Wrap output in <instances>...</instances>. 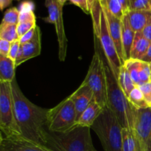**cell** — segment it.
Returning a JSON list of instances; mask_svg holds the SVG:
<instances>
[{"mask_svg": "<svg viewBox=\"0 0 151 151\" xmlns=\"http://www.w3.org/2000/svg\"><path fill=\"white\" fill-rule=\"evenodd\" d=\"M137 142H138V151H147L144 147H143L142 145L139 142L138 139H137Z\"/></svg>", "mask_w": 151, "mask_h": 151, "instance_id": "cell-39", "label": "cell"}, {"mask_svg": "<svg viewBox=\"0 0 151 151\" xmlns=\"http://www.w3.org/2000/svg\"><path fill=\"white\" fill-rule=\"evenodd\" d=\"M1 151H54L44 145L24 138L23 136L5 137L1 135Z\"/></svg>", "mask_w": 151, "mask_h": 151, "instance_id": "cell-11", "label": "cell"}, {"mask_svg": "<svg viewBox=\"0 0 151 151\" xmlns=\"http://www.w3.org/2000/svg\"><path fill=\"white\" fill-rule=\"evenodd\" d=\"M104 151H122V128L109 107H106L91 127Z\"/></svg>", "mask_w": 151, "mask_h": 151, "instance_id": "cell-6", "label": "cell"}, {"mask_svg": "<svg viewBox=\"0 0 151 151\" xmlns=\"http://www.w3.org/2000/svg\"><path fill=\"white\" fill-rule=\"evenodd\" d=\"M103 110V108L97 102L93 100L91 104L87 107V109L80 116L79 119L77 122V125L79 126L91 128L94 122L97 120L100 114L102 113Z\"/></svg>", "mask_w": 151, "mask_h": 151, "instance_id": "cell-16", "label": "cell"}, {"mask_svg": "<svg viewBox=\"0 0 151 151\" xmlns=\"http://www.w3.org/2000/svg\"><path fill=\"white\" fill-rule=\"evenodd\" d=\"M90 129L77 125L66 132L48 131L47 146L54 151H94Z\"/></svg>", "mask_w": 151, "mask_h": 151, "instance_id": "cell-4", "label": "cell"}, {"mask_svg": "<svg viewBox=\"0 0 151 151\" xmlns=\"http://www.w3.org/2000/svg\"><path fill=\"white\" fill-rule=\"evenodd\" d=\"M13 0H0V8L1 10H4L7 7H8L11 4Z\"/></svg>", "mask_w": 151, "mask_h": 151, "instance_id": "cell-38", "label": "cell"}, {"mask_svg": "<svg viewBox=\"0 0 151 151\" xmlns=\"http://www.w3.org/2000/svg\"><path fill=\"white\" fill-rule=\"evenodd\" d=\"M0 39L6 40L10 42L19 39L17 32V25L2 23L0 25Z\"/></svg>", "mask_w": 151, "mask_h": 151, "instance_id": "cell-23", "label": "cell"}, {"mask_svg": "<svg viewBox=\"0 0 151 151\" xmlns=\"http://www.w3.org/2000/svg\"><path fill=\"white\" fill-rule=\"evenodd\" d=\"M16 122L24 138L47 146L49 109L29 101L22 93L16 78L11 82Z\"/></svg>", "mask_w": 151, "mask_h": 151, "instance_id": "cell-1", "label": "cell"}, {"mask_svg": "<svg viewBox=\"0 0 151 151\" xmlns=\"http://www.w3.org/2000/svg\"><path fill=\"white\" fill-rule=\"evenodd\" d=\"M22 55L19 60H16V68L24 63L27 60L37 57L41 54V30L38 26H36L35 34L32 39L24 44H21Z\"/></svg>", "mask_w": 151, "mask_h": 151, "instance_id": "cell-14", "label": "cell"}, {"mask_svg": "<svg viewBox=\"0 0 151 151\" xmlns=\"http://www.w3.org/2000/svg\"><path fill=\"white\" fill-rule=\"evenodd\" d=\"M142 33L150 42H151V19L147 24L143 30L142 31Z\"/></svg>", "mask_w": 151, "mask_h": 151, "instance_id": "cell-35", "label": "cell"}, {"mask_svg": "<svg viewBox=\"0 0 151 151\" xmlns=\"http://www.w3.org/2000/svg\"><path fill=\"white\" fill-rule=\"evenodd\" d=\"M19 15H20L19 9L15 7H11L4 13V17H3L1 22L2 23L17 25L19 22Z\"/></svg>", "mask_w": 151, "mask_h": 151, "instance_id": "cell-25", "label": "cell"}, {"mask_svg": "<svg viewBox=\"0 0 151 151\" xmlns=\"http://www.w3.org/2000/svg\"><path fill=\"white\" fill-rule=\"evenodd\" d=\"M122 5L125 15H127L131 10V3L129 0H118Z\"/></svg>", "mask_w": 151, "mask_h": 151, "instance_id": "cell-36", "label": "cell"}, {"mask_svg": "<svg viewBox=\"0 0 151 151\" xmlns=\"http://www.w3.org/2000/svg\"><path fill=\"white\" fill-rule=\"evenodd\" d=\"M139 87L140 90L142 92L144 95L145 99L149 106H151V83H147L142 84V85L138 86Z\"/></svg>", "mask_w": 151, "mask_h": 151, "instance_id": "cell-31", "label": "cell"}, {"mask_svg": "<svg viewBox=\"0 0 151 151\" xmlns=\"http://www.w3.org/2000/svg\"><path fill=\"white\" fill-rule=\"evenodd\" d=\"M94 151H97V150H96V149H95V150H94Z\"/></svg>", "mask_w": 151, "mask_h": 151, "instance_id": "cell-46", "label": "cell"}, {"mask_svg": "<svg viewBox=\"0 0 151 151\" xmlns=\"http://www.w3.org/2000/svg\"><path fill=\"white\" fill-rule=\"evenodd\" d=\"M20 47H21V44H20V41H19V39L11 42L8 57L10 58V59H12L13 60H14V61H16V58H17L18 53H19Z\"/></svg>", "mask_w": 151, "mask_h": 151, "instance_id": "cell-32", "label": "cell"}, {"mask_svg": "<svg viewBox=\"0 0 151 151\" xmlns=\"http://www.w3.org/2000/svg\"><path fill=\"white\" fill-rule=\"evenodd\" d=\"M69 97L75 104L77 120L78 121L81 114L94 100V94L90 87L83 81L79 88Z\"/></svg>", "mask_w": 151, "mask_h": 151, "instance_id": "cell-13", "label": "cell"}, {"mask_svg": "<svg viewBox=\"0 0 151 151\" xmlns=\"http://www.w3.org/2000/svg\"><path fill=\"white\" fill-rule=\"evenodd\" d=\"M150 109H151V106H150Z\"/></svg>", "mask_w": 151, "mask_h": 151, "instance_id": "cell-47", "label": "cell"}, {"mask_svg": "<svg viewBox=\"0 0 151 151\" xmlns=\"http://www.w3.org/2000/svg\"><path fill=\"white\" fill-rule=\"evenodd\" d=\"M91 16L92 17L94 35L100 41L104 55L107 59L114 77L117 80L122 64L117 54L114 42L109 32L107 19L99 0L93 1Z\"/></svg>", "mask_w": 151, "mask_h": 151, "instance_id": "cell-3", "label": "cell"}, {"mask_svg": "<svg viewBox=\"0 0 151 151\" xmlns=\"http://www.w3.org/2000/svg\"><path fill=\"white\" fill-rule=\"evenodd\" d=\"M149 64H150V69H151V63H149Z\"/></svg>", "mask_w": 151, "mask_h": 151, "instance_id": "cell-44", "label": "cell"}, {"mask_svg": "<svg viewBox=\"0 0 151 151\" xmlns=\"http://www.w3.org/2000/svg\"><path fill=\"white\" fill-rule=\"evenodd\" d=\"M18 1H19V0H18Z\"/></svg>", "mask_w": 151, "mask_h": 151, "instance_id": "cell-48", "label": "cell"}, {"mask_svg": "<svg viewBox=\"0 0 151 151\" xmlns=\"http://www.w3.org/2000/svg\"><path fill=\"white\" fill-rule=\"evenodd\" d=\"M45 5L49 11L48 17L44 18L47 23L53 24L55 27L58 41V58L60 61H64L67 50V38L63 27L62 10L63 6L60 5L57 0H46Z\"/></svg>", "mask_w": 151, "mask_h": 151, "instance_id": "cell-9", "label": "cell"}, {"mask_svg": "<svg viewBox=\"0 0 151 151\" xmlns=\"http://www.w3.org/2000/svg\"><path fill=\"white\" fill-rule=\"evenodd\" d=\"M134 132L143 147L151 151V109H139L136 114Z\"/></svg>", "mask_w": 151, "mask_h": 151, "instance_id": "cell-10", "label": "cell"}, {"mask_svg": "<svg viewBox=\"0 0 151 151\" xmlns=\"http://www.w3.org/2000/svg\"><path fill=\"white\" fill-rule=\"evenodd\" d=\"M16 63L9 57L0 55V82H12L15 78Z\"/></svg>", "mask_w": 151, "mask_h": 151, "instance_id": "cell-19", "label": "cell"}, {"mask_svg": "<svg viewBox=\"0 0 151 151\" xmlns=\"http://www.w3.org/2000/svg\"><path fill=\"white\" fill-rule=\"evenodd\" d=\"M0 129L5 137L22 136L15 116L11 82H0Z\"/></svg>", "mask_w": 151, "mask_h": 151, "instance_id": "cell-7", "label": "cell"}, {"mask_svg": "<svg viewBox=\"0 0 151 151\" xmlns=\"http://www.w3.org/2000/svg\"><path fill=\"white\" fill-rule=\"evenodd\" d=\"M57 1H58V2L59 4H60V5L63 6V5H64L65 3H66V1H67V0H57Z\"/></svg>", "mask_w": 151, "mask_h": 151, "instance_id": "cell-41", "label": "cell"}, {"mask_svg": "<svg viewBox=\"0 0 151 151\" xmlns=\"http://www.w3.org/2000/svg\"><path fill=\"white\" fill-rule=\"evenodd\" d=\"M35 26H36V22H19L17 24V32L19 38L35 27Z\"/></svg>", "mask_w": 151, "mask_h": 151, "instance_id": "cell-30", "label": "cell"}, {"mask_svg": "<svg viewBox=\"0 0 151 151\" xmlns=\"http://www.w3.org/2000/svg\"><path fill=\"white\" fill-rule=\"evenodd\" d=\"M142 60L145 62H147V63H151V43L150 46H149V48L147 50V52H146L145 55L143 57Z\"/></svg>", "mask_w": 151, "mask_h": 151, "instance_id": "cell-37", "label": "cell"}, {"mask_svg": "<svg viewBox=\"0 0 151 151\" xmlns=\"http://www.w3.org/2000/svg\"><path fill=\"white\" fill-rule=\"evenodd\" d=\"M129 1H130V3H131V2H132V1H134V0H129Z\"/></svg>", "mask_w": 151, "mask_h": 151, "instance_id": "cell-42", "label": "cell"}, {"mask_svg": "<svg viewBox=\"0 0 151 151\" xmlns=\"http://www.w3.org/2000/svg\"><path fill=\"white\" fill-rule=\"evenodd\" d=\"M142 60H135V59H128L124 63V66L126 67L132 78L133 81L137 86L140 85L139 80V69L141 66Z\"/></svg>", "mask_w": 151, "mask_h": 151, "instance_id": "cell-24", "label": "cell"}, {"mask_svg": "<svg viewBox=\"0 0 151 151\" xmlns=\"http://www.w3.org/2000/svg\"><path fill=\"white\" fill-rule=\"evenodd\" d=\"M151 0H134L131 2V10H150Z\"/></svg>", "mask_w": 151, "mask_h": 151, "instance_id": "cell-28", "label": "cell"}, {"mask_svg": "<svg viewBox=\"0 0 151 151\" xmlns=\"http://www.w3.org/2000/svg\"><path fill=\"white\" fill-rule=\"evenodd\" d=\"M130 24L135 32H142L151 19V11L130 10L127 14Z\"/></svg>", "mask_w": 151, "mask_h": 151, "instance_id": "cell-17", "label": "cell"}, {"mask_svg": "<svg viewBox=\"0 0 151 151\" xmlns=\"http://www.w3.org/2000/svg\"><path fill=\"white\" fill-rule=\"evenodd\" d=\"M136 32L131 27L128 17L125 15L122 19V44L125 61L131 58V50Z\"/></svg>", "mask_w": 151, "mask_h": 151, "instance_id": "cell-15", "label": "cell"}, {"mask_svg": "<svg viewBox=\"0 0 151 151\" xmlns=\"http://www.w3.org/2000/svg\"><path fill=\"white\" fill-rule=\"evenodd\" d=\"M150 74L151 69L149 63H147V62H145L142 60L141 66H140L139 69L140 85L147 83H150Z\"/></svg>", "mask_w": 151, "mask_h": 151, "instance_id": "cell-27", "label": "cell"}, {"mask_svg": "<svg viewBox=\"0 0 151 151\" xmlns=\"http://www.w3.org/2000/svg\"><path fill=\"white\" fill-rule=\"evenodd\" d=\"M109 0H99L102 7H107V2Z\"/></svg>", "mask_w": 151, "mask_h": 151, "instance_id": "cell-40", "label": "cell"}, {"mask_svg": "<svg viewBox=\"0 0 151 151\" xmlns=\"http://www.w3.org/2000/svg\"><path fill=\"white\" fill-rule=\"evenodd\" d=\"M95 52L84 82L90 87L94 94V100L103 109L108 106L107 78L103 57V49L100 41L94 35Z\"/></svg>", "mask_w": 151, "mask_h": 151, "instance_id": "cell-5", "label": "cell"}, {"mask_svg": "<svg viewBox=\"0 0 151 151\" xmlns=\"http://www.w3.org/2000/svg\"><path fill=\"white\" fill-rule=\"evenodd\" d=\"M36 26H35L34 28H32V29H30L29 31H28L27 32H26V33H25L24 35H22V37H20V38H19V41H20L21 44H25V43L28 42V41H29L32 38H33Z\"/></svg>", "mask_w": 151, "mask_h": 151, "instance_id": "cell-34", "label": "cell"}, {"mask_svg": "<svg viewBox=\"0 0 151 151\" xmlns=\"http://www.w3.org/2000/svg\"><path fill=\"white\" fill-rule=\"evenodd\" d=\"M11 42L6 40L0 39V55L8 57Z\"/></svg>", "mask_w": 151, "mask_h": 151, "instance_id": "cell-33", "label": "cell"}, {"mask_svg": "<svg viewBox=\"0 0 151 151\" xmlns=\"http://www.w3.org/2000/svg\"><path fill=\"white\" fill-rule=\"evenodd\" d=\"M103 61L107 78L108 107L115 115L122 128L134 131L137 109L131 104L124 94L105 55Z\"/></svg>", "mask_w": 151, "mask_h": 151, "instance_id": "cell-2", "label": "cell"}, {"mask_svg": "<svg viewBox=\"0 0 151 151\" xmlns=\"http://www.w3.org/2000/svg\"><path fill=\"white\" fill-rule=\"evenodd\" d=\"M117 81L124 94H125L127 98H128L130 93L135 88L137 85L134 83L128 69L124 65L121 66Z\"/></svg>", "mask_w": 151, "mask_h": 151, "instance_id": "cell-20", "label": "cell"}, {"mask_svg": "<svg viewBox=\"0 0 151 151\" xmlns=\"http://www.w3.org/2000/svg\"><path fill=\"white\" fill-rule=\"evenodd\" d=\"M107 8L112 15L120 20L125 16L122 5L118 0H109L107 2Z\"/></svg>", "mask_w": 151, "mask_h": 151, "instance_id": "cell-26", "label": "cell"}, {"mask_svg": "<svg viewBox=\"0 0 151 151\" xmlns=\"http://www.w3.org/2000/svg\"><path fill=\"white\" fill-rule=\"evenodd\" d=\"M128 99L131 104L137 110L150 108L138 86H137L130 93Z\"/></svg>", "mask_w": 151, "mask_h": 151, "instance_id": "cell-22", "label": "cell"}, {"mask_svg": "<svg viewBox=\"0 0 151 151\" xmlns=\"http://www.w3.org/2000/svg\"><path fill=\"white\" fill-rule=\"evenodd\" d=\"M72 4L78 6L86 14H91V4L94 0H69Z\"/></svg>", "mask_w": 151, "mask_h": 151, "instance_id": "cell-29", "label": "cell"}, {"mask_svg": "<svg viewBox=\"0 0 151 151\" xmlns=\"http://www.w3.org/2000/svg\"><path fill=\"white\" fill-rule=\"evenodd\" d=\"M122 151H138V142L134 131L122 128Z\"/></svg>", "mask_w": 151, "mask_h": 151, "instance_id": "cell-21", "label": "cell"}, {"mask_svg": "<svg viewBox=\"0 0 151 151\" xmlns=\"http://www.w3.org/2000/svg\"><path fill=\"white\" fill-rule=\"evenodd\" d=\"M150 43L142 35V32H136L131 50V58L142 60L145 55Z\"/></svg>", "mask_w": 151, "mask_h": 151, "instance_id": "cell-18", "label": "cell"}, {"mask_svg": "<svg viewBox=\"0 0 151 151\" xmlns=\"http://www.w3.org/2000/svg\"><path fill=\"white\" fill-rule=\"evenodd\" d=\"M102 8L104 11L106 19H107L110 35L114 42L121 63L123 65L125 63V56H124L122 44V20L117 19L114 15H112L110 11L108 10L107 7H102Z\"/></svg>", "mask_w": 151, "mask_h": 151, "instance_id": "cell-12", "label": "cell"}, {"mask_svg": "<svg viewBox=\"0 0 151 151\" xmlns=\"http://www.w3.org/2000/svg\"><path fill=\"white\" fill-rule=\"evenodd\" d=\"M150 82L151 83V74H150Z\"/></svg>", "mask_w": 151, "mask_h": 151, "instance_id": "cell-43", "label": "cell"}, {"mask_svg": "<svg viewBox=\"0 0 151 151\" xmlns=\"http://www.w3.org/2000/svg\"><path fill=\"white\" fill-rule=\"evenodd\" d=\"M150 10H151V1H150Z\"/></svg>", "mask_w": 151, "mask_h": 151, "instance_id": "cell-45", "label": "cell"}, {"mask_svg": "<svg viewBox=\"0 0 151 151\" xmlns=\"http://www.w3.org/2000/svg\"><path fill=\"white\" fill-rule=\"evenodd\" d=\"M75 104L68 97L52 109H49L47 128L51 132H66L77 125Z\"/></svg>", "mask_w": 151, "mask_h": 151, "instance_id": "cell-8", "label": "cell"}]
</instances>
